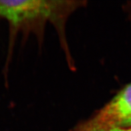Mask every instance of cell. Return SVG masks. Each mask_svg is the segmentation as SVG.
Returning <instances> with one entry per match:
<instances>
[{"label":"cell","mask_w":131,"mask_h":131,"mask_svg":"<svg viewBox=\"0 0 131 131\" xmlns=\"http://www.w3.org/2000/svg\"><path fill=\"white\" fill-rule=\"evenodd\" d=\"M80 1H2L0 19L7 21L11 38L19 31L34 33L41 38L48 23L55 26L62 46L68 51L66 22L72 13L83 5Z\"/></svg>","instance_id":"obj_1"},{"label":"cell","mask_w":131,"mask_h":131,"mask_svg":"<svg viewBox=\"0 0 131 131\" xmlns=\"http://www.w3.org/2000/svg\"><path fill=\"white\" fill-rule=\"evenodd\" d=\"M82 123L92 126L130 128L131 83L92 117Z\"/></svg>","instance_id":"obj_2"},{"label":"cell","mask_w":131,"mask_h":131,"mask_svg":"<svg viewBox=\"0 0 131 131\" xmlns=\"http://www.w3.org/2000/svg\"><path fill=\"white\" fill-rule=\"evenodd\" d=\"M70 131H131L130 128L108 127V126H88L83 123H80Z\"/></svg>","instance_id":"obj_3"}]
</instances>
